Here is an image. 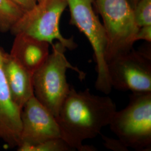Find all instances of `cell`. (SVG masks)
<instances>
[{
    "instance_id": "obj_17",
    "label": "cell",
    "mask_w": 151,
    "mask_h": 151,
    "mask_svg": "<svg viewBox=\"0 0 151 151\" xmlns=\"http://www.w3.org/2000/svg\"><path fill=\"white\" fill-rule=\"evenodd\" d=\"M17 6L24 13L30 10L37 5L36 0H10Z\"/></svg>"
},
{
    "instance_id": "obj_19",
    "label": "cell",
    "mask_w": 151,
    "mask_h": 151,
    "mask_svg": "<svg viewBox=\"0 0 151 151\" xmlns=\"http://www.w3.org/2000/svg\"><path fill=\"white\" fill-rule=\"evenodd\" d=\"M37 1V2H40V1H42V0H36Z\"/></svg>"
},
{
    "instance_id": "obj_15",
    "label": "cell",
    "mask_w": 151,
    "mask_h": 151,
    "mask_svg": "<svg viewBox=\"0 0 151 151\" xmlns=\"http://www.w3.org/2000/svg\"><path fill=\"white\" fill-rule=\"evenodd\" d=\"M102 138L105 142L104 145L109 150L116 151H127L128 150V148L124 146L118 139H113L104 135L102 136Z\"/></svg>"
},
{
    "instance_id": "obj_10",
    "label": "cell",
    "mask_w": 151,
    "mask_h": 151,
    "mask_svg": "<svg viewBox=\"0 0 151 151\" xmlns=\"http://www.w3.org/2000/svg\"><path fill=\"white\" fill-rule=\"evenodd\" d=\"M2 64L11 100L18 108L34 95L32 75L2 49Z\"/></svg>"
},
{
    "instance_id": "obj_11",
    "label": "cell",
    "mask_w": 151,
    "mask_h": 151,
    "mask_svg": "<svg viewBox=\"0 0 151 151\" xmlns=\"http://www.w3.org/2000/svg\"><path fill=\"white\" fill-rule=\"evenodd\" d=\"M10 54L32 75L47 60L50 44L24 33L15 35Z\"/></svg>"
},
{
    "instance_id": "obj_3",
    "label": "cell",
    "mask_w": 151,
    "mask_h": 151,
    "mask_svg": "<svg viewBox=\"0 0 151 151\" xmlns=\"http://www.w3.org/2000/svg\"><path fill=\"white\" fill-rule=\"evenodd\" d=\"M126 147L136 151L151 149V92L132 93L125 108L116 111L109 125Z\"/></svg>"
},
{
    "instance_id": "obj_5",
    "label": "cell",
    "mask_w": 151,
    "mask_h": 151,
    "mask_svg": "<svg viewBox=\"0 0 151 151\" xmlns=\"http://www.w3.org/2000/svg\"><path fill=\"white\" fill-rule=\"evenodd\" d=\"M103 21L108 37L106 60L129 52L139 27L128 0H93Z\"/></svg>"
},
{
    "instance_id": "obj_1",
    "label": "cell",
    "mask_w": 151,
    "mask_h": 151,
    "mask_svg": "<svg viewBox=\"0 0 151 151\" xmlns=\"http://www.w3.org/2000/svg\"><path fill=\"white\" fill-rule=\"evenodd\" d=\"M116 111L115 103L109 96L94 95L88 88L77 91L70 86L56 117L62 138L74 150L95 151V148L83 145V142L100 134Z\"/></svg>"
},
{
    "instance_id": "obj_16",
    "label": "cell",
    "mask_w": 151,
    "mask_h": 151,
    "mask_svg": "<svg viewBox=\"0 0 151 151\" xmlns=\"http://www.w3.org/2000/svg\"><path fill=\"white\" fill-rule=\"evenodd\" d=\"M139 40H146L148 43L151 42V25H147L138 29L135 37V42Z\"/></svg>"
},
{
    "instance_id": "obj_13",
    "label": "cell",
    "mask_w": 151,
    "mask_h": 151,
    "mask_svg": "<svg viewBox=\"0 0 151 151\" xmlns=\"http://www.w3.org/2000/svg\"><path fill=\"white\" fill-rule=\"evenodd\" d=\"M17 148L18 151H75L62 138L50 139L32 146L20 145Z\"/></svg>"
},
{
    "instance_id": "obj_4",
    "label": "cell",
    "mask_w": 151,
    "mask_h": 151,
    "mask_svg": "<svg viewBox=\"0 0 151 151\" xmlns=\"http://www.w3.org/2000/svg\"><path fill=\"white\" fill-rule=\"evenodd\" d=\"M70 8V24L78 29L87 38L93 50L97 78L95 87L108 95L112 90L108 73L106 53L108 37L103 24L93 9V0H67Z\"/></svg>"
},
{
    "instance_id": "obj_6",
    "label": "cell",
    "mask_w": 151,
    "mask_h": 151,
    "mask_svg": "<svg viewBox=\"0 0 151 151\" xmlns=\"http://www.w3.org/2000/svg\"><path fill=\"white\" fill-rule=\"evenodd\" d=\"M67 6V0H42L30 10L24 12L11 28V33H24L48 42L57 40L67 49L77 47L73 38H65L60 30V19Z\"/></svg>"
},
{
    "instance_id": "obj_18",
    "label": "cell",
    "mask_w": 151,
    "mask_h": 151,
    "mask_svg": "<svg viewBox=\"0 0 151 151\" xmlns=\"http://www.w3.org/2000/svg\"><path fill=\"white\" fill-rule=\"evenodd\" d=\"M128 1L129 2L130 5L132 6L133 9L137 5V4L139 1V0H128Z\"/></svg>"
},
{
    "instance_id": "obj_9",
    "label": "cell",
    "mask_w": 151,
    "mask_h": 151,
    "mask_svg": "<svg viewBox=\"0 0 151 151\" xmlns=\"http://www.w3.org/2000/svg\"><path fill=\"white\" fill-rule=\"evenodd\" d=\"M0 47V138L8 147H17L20 144L21 110L11 100L2 64Z\"/></svg>"
},
{
    "instance_id": "obj_8",
    "label": "cell",
    "mask_w": 151,
    "mask_h": 151,
    "mask_svg": "<svg viewBox=\"0 0 151 151\" xmlns=\"http://www.w3.org/2000/svg\"><path fill=\"white\" fill-rule=\"evenodd\" d=\"M20 119V145L32 146L50 139L62 138L55 116L34 96L22 106Z\"/></svg>"
},
{
    "instance_id": "obj_14",
    "label": "cell",
    "mask_w": 151,
    "mask_h": 151,
    "mask_svg": "<svg viewBox=\"0 0 151 151\" xmlns=\"http://www.w3.org/2000/svg\"><path fill=\"white\" fill-rule=\"evenodd\" d=\"M133 10L138 27L151 25V0H139Z\"/></svg>"
},
{
    "instance_id": "obj_12",
    "label": "cell",
    "mask_w": 151,
    "mask_h": 151,
    "mask_svg": "<svg viewBox=\"0 0 151 151\" xmlns=\"http://www.w3.org/2000/svg\"><path fill=\"white\" fill-rule=\"evenodd\" d=\"M24 12L10 0H0V32H10Z\"/></svg>"
},
{
    "instance_id": "obj_2",
    "label": "cell",
    "mask_w": 151,
    "mask_h": 151,
    "mask_svg": "<svg viewBox=\"0 0 151 151\" xmlns=\"http://www.w3.org/2000/svg\"><path fill=\"white\" fill-rule=\"evenodd\" d=\"M52 47L47 60L34 73L32 81L34 96L56 118L70 91L67 70L75 71L81 80L86 74L70 64L65 55L67 48L62 44L57 42Z\"/></svg>"
},
{
    "instance_id": "obj_7",
    "label": "cell",
    "mask_w": 151,
    "mask_h": 151,
    "mask_svg": "<svg viewBox=\"0 0 151 151\" xmlns=\"http://www.w3.org/2000/svg\"><path fill=\"white\" fill-rule=\"evenodd\" d=\"M112 88L132 93L151 92V50L148 48L119 55L108 62Z\"/></svg>"
}]
</instances>
